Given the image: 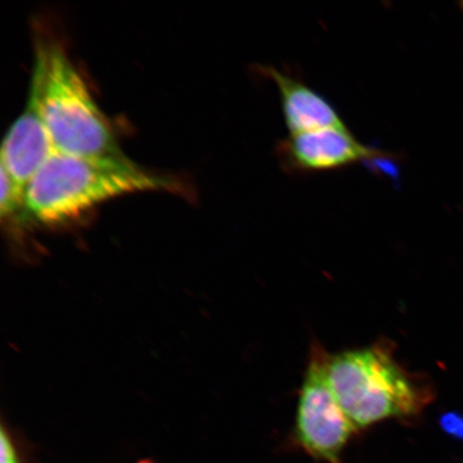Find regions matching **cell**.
Wrapping results in <instances>:
<instances>
[{"mask_svg":"<svg viewBox=\"0 0 463 463\" xmlns=\"http://www.w3.org/2000/svg\"><path fill=\"white\" fill-rule=\"evenodd\" d=\"M53 153L42 109V78L38 68L33 66L24 111L4 138L0 167L9 174L17 190L24 195L28 183Z\"/></svg>","mask_w":463,"mask_h":463,"instance_id":"6","label":"cell"},{"mask_svg":"<svg viewBox=\"0 0 463 463\" xmlns=\"http://www.w3.org/2000/svg\"><path fill=\"white\" fill-rule=\"evenodd\" d=\"M276 155L282 169L291 174L339 170L386 157L384 152L358 141L346 126L289 135L278 143Z\"/></svg>","mask_w":463,"mask_h":463,"instance_id":"5","label":"cell"},{"mask_svg":"<svg viewBox=\"0 0 463 463\" xmlns=\"http://www.w3.org/2000/svg\"><path fill=\"white\" fill-rule=\"evenodd\" d=\"M327 378L357 430L386 420L419 419L437 396L430 378L403 368L385 339L329 356Z\"/></svg>","mask_w":463,"mask_h":463,"instance_id":"1","label":"cell"},{"mask_svg":"<svg viewBox=\"0 0 463 463\" xmlns=\"http://www.w3.org/2000/svg\"><path fill=\"white\" fill-rule=\"evenodd\" d=\"M462 5H463V4H462Z\"/></svg>","mask_w":463,"mask_h":463,"instance_id":"10","label":"cell"},{"mask_svg":"<svg viewBox=\"0 0 463 463\" xmlns=\"http://www.w3.org/2000/svg\"><path fill=\"white\" fill-rule=\"evenodd\" d=\"M258 71L277 85L289 135L345 127L333 104L302 80L269 65L258 66Z\"/></svg>","mask_w":463,"mask_h":463,"instance_id":"7","label":"cell"},{"mask_svg":"<svg viewBox=\"0 0 463 463\" xmlns=\"http://www.w3.org/2000/svg\"><path fill=\"white\" fill-rule=\"evenodd\" d=\"M328 353L311 345L300 386L294 437L307 454L327 463H343L341 455L357 430L347 418L329 385Z\"/></svg>","mask_w":463,"mask_h":463,"instance_id":"4","label":"cell"},{"mask_svg":"<svg viewBox=\"0 0 463 463\" xmlns=\"http://www.w3.org/2000/svg\"><path fill=\"white\" fill-rule=\"evenodd\" d=\"M439 426L449 437L463 441V414L458 412H448L439 419Z\"/></svg>","mask_w":463,"mask_h":463,"instance_id":"8","label":"cell"},{"mask_svg":"<svg viewBox=\"0 0 463 463\" xmlns=\"http://www.w3.org/2000/svg\"><path fill=\"white\" fill-rule=\"evenodd\" d=\"M33 66L42 78V109L56 153L127 160L89 86L60 43H39Z\"/></svg>","mask_w":463,"mask_h":463,"instance_id":"3","label":"cell"},{"mask_svg":"<svg viewBox=\"0 0 463 463\" xmlns=\"http://www.w3.org/2000/svg\"><path fill=\"white\" fill-rule=\"evenodd\" d=\"M171 178L135 162L53 153L25 188L23 215L43 223L67 222L103 202L145 191H176Z\"/></svg>","mask_w":463,"mask_h":463,"instance_id":"2","label":"cell"},{"mask_svg":"<svg viewBox=\"0 0 463 463\" xmlns=\"http://www.w3.org/2000/svg\"><path fill=\"white\" fill-rule=\"evenodd\" d=\"M0 444H2V463H21L14 445L5 430H2Z\"/></svg>","mask_w":463,"mask_h":463,"instance_id":"9","label":"cell"}]
</instances>
